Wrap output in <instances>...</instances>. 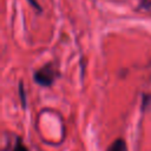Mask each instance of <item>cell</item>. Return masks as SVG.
Listing matches in <instances>:
<instances>
[{
  "label": "cell",
  "instance_id": "7a4b0ae2",
  "mask_svg": "<svg viewBox=\"0 0 151 151\" xmlns=\"http://www.w3.org/2000/svg\"><path fill=\"white\" fill-rule=\"evenodd\" d=\"M106 151H127V147H126V143L123 140V139H116Z\"/></svg>",
  "mask_w": 151,
  "mask_h": 151
},
{
  "label": "cell",
  "instance_id": "3957f363",
  "mask_svg": "<svg viewBox=\"0 0 151 151\" xmlns=\"http://www.w3.org/2000/svg\"><path fill=\"white\" fill-rule=\"evenodd\" d=\"M12 151H28V150H27L26 146L21 143V140L18 139V140H17V144H15V146H14V149H13Z\"/></svg>",
  "mask_w": 151,
  "mask_h": 151
},
{
  "label": "cell",
  "instance_id": "6da1fadb",
  "mask_svg": "<svg viewBox=\"0 0 151 151\" xmlns=\"http://www.w3.org/2000/svg\"><path fill=\"white\" fill-rule=\"evenodd\" d=\"M55 78V71L51 65H45L34 73V79L42 86H50Z\"/></svg>",
  "mask_w": 151,
  "mask_h": 151
}]
</instances>
